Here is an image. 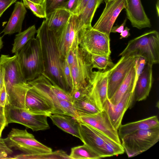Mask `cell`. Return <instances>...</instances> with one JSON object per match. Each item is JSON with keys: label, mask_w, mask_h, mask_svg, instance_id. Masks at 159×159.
<instances>
[{"label": "cell", "mask_w": 159, "mask_h": 159, "mask_svg": "<svg viewBox=\"0 0 159 159\" xmlns=\"http://www.w3.org/2000/svg\"><path fill=\"white\" fill-rule=\"evenodd\" d=\"M39 40L43 62L42 74L53 85L70 94L64 77L63 63L57 47L55 33L50 30L44 20L37 30L36 37Z\"/></svg>", "instance_id": "6da1fadb"}, {"label": "cell", "mask_w": 159, "mask_h": 159, "mask_svg": "<svg viewBox=\"0 0 159 159\" xmlns=\"http://www.w3.org/2000/svg\"><path fill=\"white\" fill-rule=\"evenodd\" d=\"M9 105L49 117L53 114L52 106L28 83L12 91L9 96Z\"/></svg>", "instance_id": "7a4b0ae2"}, {"label": "cell", "mask_w": 159, "mask_h": 159, "mask_svg": "<svg viewBox=\"0 0 159 159\" xmlns=\"http://www.w3.org/2000/svg\"><path fill=\"white\" fill-rule=\"evenodd\" d=\"M16 55L25 81H31L43 74L44 67L41 48L37 38L30 40Z\"/></svg>", "instance_id": "3957f363"}, {"label": "cell", "mask_w": 159, "mask_h": 159, "mask_svg": "<svg viewBox=\"0 0 159 159\" xmlns=\"http://www.w3.org/2000/svg\"><path fill=\"white\" fill-rule=\"evenodd\" d=\"M119 56H141L147 63L153 65L159 62V34L153 30L129 41Z\"/></svg>", "instance_id": "277c9868"}, {"label": "cell", "mask_w": 159, "mask_h": 159, "mask_svg": "<svg viewBox=\"0 0 159 159\" xmlns=\"http://www.w3.org/2000/svg\"><path fill=\"white\" fill-rule=\"evenodd\" d=\"M93 68L91 54L78 46L74 51V59L70 66L72 90L85 88L93 82L98 72L93 71Z\"/></svg>", "instance_id": "5b68a950"}, {"label": "cell", "mask_w": 159, "mask_h": 159, "mask_svg": "<svg viewBox=\"0 0 159 159\" xmlns=\"http://www.w3.org/2000/svg\"><path fill=\"white\" fill-rule=\"evenodd\" d=\"M86 29L79 24L78 16L72 14L63 28L57 31H54L57 47L62 59H65L70 51H74L79 46Z\"/></svg>", "instance_id": "8992f818"}, {"label": "cell", "mask_w": 159, "mask_h": 159, "mask_svg": "<svg viewBox=\"0 0 159 159\" xmlns=\"http://www.w3.org/2000/svg\"><path fill=\"white\" fill-rule=\"evenodd\" d=\"M121 139L128 157H133L148 150L158 141L159 127L139 130Z\"/></svg>", "instance_id": "52a82bcc"}, {"label": "cell", "mask_w": 159, "mask_h": 159, "mask_svg": "<svg viewBox=\"0 0 159 159\" xmlns=\"http://www.w3.org/2000/svg\"><path fill=\"white\" fill-rule=\"evenodd\" d=\"M4 139L9 148L20 150L25 154L37 156L52 152L51 148L36 140L26 129L12 128Z\"/></svg>", "instance_id": "ba28073f"}, {"label": "cell", "mask_w": 159, "mask_h": 159, "mask_svg": "<svg viewBox=\"0 0 159 159\" xmlns=\"http://www.w3.org/2000/svg\"><path fill=\"white\" fill-rule=\"evenodd\" d=\"M27 82L50 103L54 109L53 114L68 115L79 118L72 103L57 96L51 88L52 83L43 75H41Z\"/></svg>", "instance_id": "9c48e42d"}, {"label": "cell", "mask_w": 159, "mask_h": 159, "mask_svg": "<svg viewBox=\"0 0 159 159\" xmlns=\"http://www.w3.org/2000/svg\"><path fill=\"white\" fill-rule=\"evenodd\" d=\"M5 111L8 124H20L34 131L45 130L50 128L47 115L34 113L11 105L5 106Z\"/></svg>", "instance_id": "30bf717a"}, {"label": "cell", "mask_w": 159, "mask_h": 159, "mask_svg": "<svg viewBox=\"0 0 159 159\" xmlns=\"http://www.w3.org/2000/svg\"><path fill=\"white\" fill-rule=\"evenodd\" d=\"M79 46L91 54L110 56L111 54L110 36L92 27L84 31Z\"/></svg>", "instance_id": "8fae6325"}, {"label": "cell", "mask_w": 159, "mask_h": 159, "mask_svg": "<svg viewBox=\"0 0 159 159\" xmlns=\"http://www.w3.org/2000/svg\"><path fill=\"white\" fill-rule=\"evenodd\" d=\"M78 119L81 122L100 132L115 142L121 143L118 130L112 125L104 110L94 114L80 115Z\"/></svg>", "instance_id": "7c38bea8"}, {"label": "cell", "mask_w": 159, "mask_h": 159, "mask_svg": "<svg viewBox=\"0 0 159 159\" xmlns=\"http://www.w3.org/2000/svg\"><path fill=\"white\" fill-rule=\"evenodd\" d=\"M135 56H122L110 69L108 75L107 98L109 99L115 93L127 74L134 65Z\"/></svg>", "instance_id": "4fadbf2b"}, {"label": "cell", "mask_w": 159, "mask_h": 159, "mask_svg": "<svg viewBox=\"0 0 159 159\" xmlns=\"http://www.w3.org/2000/svg\"><path fill=\"white\" fill-rule=\"evenodd\" d=\"M0 64L3 68L4 82L8 95L14 87L27 82L23 77L16 54L11 57L1 55Z\"/></svg>", "instance_id": "5bb4252c"}, {"label": "cell", "mask_w": 159, "mask_h": 159, "mask_svg": "<svg viewBox=\"0 0 159 159\" xmlns=\"http://www.w3.org/2000/svg\"><path fill=\"white\" fill-rule=\"evenodd\" d=\"M106 6L93 28L110 36L111 30L121 11L126 8L125 0H111Z\"/></svg>", "instance_id": "9a60e30c"}, {"label": "cell", "mask_w": 159, "mask_h": 159, "mask_svg": "<svg viewBox=\"0 0 159 159\" xmlns=\"http://www.w3.org/2000/svg\"><path fill=\"white\" fill-rule=\"evenodd\" d=\"M80 139L102 158L108 157L105 147L106 135L86 124L80 122Z\"/></svg>", "instance_id": "2e32d148"}, {"label": "cell", "mask_w": 159, "mask_h": 159, "mask_svg": "<svg viewBox=\"0 0 159 159\" xmlns=\"http://www.w3.org/2000/svg\"><path fill=\"white\" fill-rule=\"evenodd\" d=\"M134 99V92H127L116 105H113L107 99L103 109L106 112L112 125L118 130L121 125L123 116L127 110L130 107Z\"/></svg>", "instance_id": "e0dca14e"}, {"label": "cell", "mask_w": 159, "mask_h": 159, "mask_svg": "<svg viewBox=\"0 0 159 159\" xmlns=\"http://www.w3.org/2000/svg\"><path fill=\"white\" fill-rule=\"evenodd\" d=\"M127 18L134 27L141 30L150 28L151 24L146 14L140 0H125Z\"/></svg>", "instance_id": "ac0fdd59"}, {"label": "cell", "mask_w": 159, "mask_h": 159, "mask_svg": "<svg viewBox=\"0 0 159 159\" xmlns=\"http://www.w3.org/2000/svg\"><path fill=\"white\" fill-rule=\"evenodd\" d=\"M110 69L104 71H98L90 85V93L100 111L103 110L107 98L108 75Z\"/></svg>", "instance_id": "d6986e66"}, {"label": "cell", "mask_w": 159, "mask_h": 159, "mask_svg": "<svg viewBox=\"0 0 159 159\" xmlns=\"http://www.w3.org/2000/svg\"><path fill=\"white\" fill-rule=\"evenodd\" d=\"M152 65L147 63L139 77L134 90V99L145 100L148 96L152 83Z\"/></svg>", "instance_id": "ffe728a7"}, {"label": "cell", "mask_w": 159, "mask_h": 159, "mask_svg": "<svg viewBox=\"0 0 159 159\" xmlns=\"http://www.w3.org/2000/svg\"><path fill=\"white\" fill-rule=\"evenodd\" d=\"M49 117L53 123L63 131L80 139L79 128L80 122L75 117L64 114H53Z\"/></svg>", "instance_id": "44dd1931"}, {"label": "cell", "mask_w": 159, "mask_h": 159, "mask_svg": "<svg viewBox=\"0 0 159 159\" xmlns=\"http://www.w3.org/2000/svg\"><path fill=\"white\" fill-rule=\"evenodd\" d=\"M27 12L25 7L21 2L15 3L13 11L4 29V35H11L21 32L22 25Z\"/></svg>", "instance_id": "7402d4cb"}, {"label": "cell", "mask_w": 159, "mask_h": 159, "mask_svg": "<svg viewBox=\"0 0 159 159\" xmlns=\"http://www.w3.org/2000/svg\"><path fill=\"white\" fill-rule=\"evenodd\" d=\"M159 127V122L156 116H154L137 121L121 125L118 129L120 139L125 136L141 129Z\"/></svg>", "instance_id": "603a6c76"}, {"label": "cell", "mask_w": 159, "mask_h": 159, "mask_svg": "<svg viewBox=\"0 0 159 159\" xmlns=\"http://www.w3.org/2000/svg\"><path fill=\"white\" fill-rule=\"evenodd\" d=\"M72 14L64 8H57L46 15L45 21L50 30L57 31L66 25Z\"/></svg>", "instance_id": "cb8c5ba5"}, {"label": "cell", "mask_w": 159, "mask_h": 159, "mask_svg": "<svg viewBox=\"0 0 159 159\" xmlns=\"http://www.w3.org/2000/svg\"><path fill=\"white\" fill-rule=\"evenodd\" d=\"M72 103L79 116L84 114H94L101 111L89 90L87 94L73 101Z\"/></svg>", "instance_id": "d4e9b609"}, {"label": "cell", "mask_w": 159, "mask_h": 159, "mask_svg": "<svg viewBox=\"0 0 159 159\" xmlns=\"http://www.w3.org/2000/svg\"><path fill=\"white\" fill-rule=\"evenodd\" d=\"M135 75L134 65L128 72L115 93L109 99L111 103L113 105L116 104L127 92L131 91L134 92Z\"/></svg>", "instance_id": "484cf974"}, {"label": "cell", "mask_w": 159, "mask_h": 159, "mask_svg": "<svg viewBox=\"0 0 159 159\" xmlns=\"http://www.w3.org/2000/svg\"><path fill=\"white\" fill-rule=\"evenodd\" d=\"M104 0H89L80 14L78 16L80 25L88 29L92 27L91 22L98 8Z\"/></svg>", "instance_id": "4316f807"}, {"label": "cell", "mask_w": 159, "mask_h": 159, "mask_svg": "<svg viewBox=\"0 0 159 159\" xmlns=\"http://www.w3.org/2000/svg\"><path fill=\"white\" fill-rule=\"evenodd\" d=\"M37 32L35 25H34L16 34L13 44L12 52L16 54L30 40L35 38Z\"/></svg>", "instance_id": "83f0119b"}, {"label": "cell", "mask_w": 159, "mask_h": 159, "mask_svg": "<svg viewBox=\"0 0 159 159\" xmlns=\"http://www.w3.org/2000/svg\"><path fill=\"white\" fill-rule=\"evenodd\" d=\"M71 159H99L101 158L95 151L85 143L71 148L69 155Z\"/></svg>", "instance_id": "f1b7e54d"}, {"label": "cell", "mask_w": 159, "mask_h": 159, "mask_svg": "<svg viewBox=\"0 0 159 159\" xmlns=\"http://www.w3.org/2000/svg\"><path fill=\"white\" fill-rule=\"evenodd\" d=\"M91 54V59L93 68L105 70L108 67L112 68L115 65L109 56Z\"/></svg>", "instance_id": "f546056e"}, {"label": "cell", "mask_w": 159, "mask_h": 159, "mask_svg": "<svg viewBox=\"0 0 159 159\" xmlns=\"http://www.w3.org/2000/svg\"><path fill=\"white\" fill-rule=\"evenodd\" d=\"M25 7L30 10L36 16L40 18H45L46 14L43 4H38L29 0H23Z\"/></svg>", "instance_id": "4dcf8cb0"}, {"label": "cell", "mask_w": 159, "mask_h": 159, "mask_svg": "<svg viewBox=\"0 0 159 159\" xmlns=\"http://www.w3.org/2000/svg\"><path fill=\"white\" fill-rule=\"evenodd\" d=\"M69 0H44V5L46 15L55 9L62 8Z\"/></svg>", "instance_id": "1f68e13d"}, {"label": "cell", "mask_w": 159, "mask_h": 159, "mask_svg": "<svg viewBox=\"0 0 159 159\" xmlns=\"http://www.w3.org/2000/svg\"><path fill=\"white\" fill-rule=\"evenodd\" d=\"M147 61L145 59L141 56H136L135 57L134 68L135 69V78L134 80V88L137 80L142 73L146 65Z\"/></svg>", "instance_id": "d6a6232c"}, {"label": "cell", "mask_w": 159, "mask_h": 159, "mask_svg": "<svg viewBox=\"0 0 159 159\" xmlns=\"http://www.w3.org/2000/svg\"><path fill=\"white\" fill-rule=\"evenodd\" d=\"M63 72L66 83L71 92L73 88V81L70 67L66 61L65 58L63 63Z\"/></svg>", "instance_id": "836d02e7"}, {"label": "cell", "mask_w": 159, "mask_h": 159, "mask_svg": "<svg viewBox=\"0 0 159 159\" xmlns=\"http://www.w3.org/2000/svg\"><path fill=\"white\" fill-rule=\"evenodd\" d=\"M5 107L0 106V137L3 130L8 124L5 115Z\"/></svg>", "instance_id": "e575fe53"}, {"label": "cell", "mask_w": 159, "mask_h": 159, "mask_svg": "<svg viewBox=\"0 0 159 159\" xmlns=\"http://www.w3.org/2000/svg\"><path fill=\"white\" fill-rule=\"evenodd\" d=\"M8 96L4 84L0 91V106L5 107L9 105Z\"/></svg>", "instance_id": "d590c367"}, {"label": "cell", "mask_w": 159, "mask_h": 159, "mask_svg": "<svg viewBox=\"0 0 159 159\" xmlns=\"http://www.w3.org/2000/svg\"><path fill=\"white\" fill-rule=\"evenodd\" d=\"M17 0H0V17L4 11Z\"/></svg>", "instance_id": "8d00e7d4"}, {"label": "cell", "mask_w": 159, "mask_h": 159, "mask_svg": "<svg viewBox=\"0 0 159 159\" xmlns=\"http://www.w3.org/2000/svg\"><path fill=\"white\" fill-rule=\"evenodd\" d=\"M79 0H69L63 8L70 11L72 14L75 9Z\"/></svg>", "instance_id": "74e56055"}, {"label": "cell", "mask_w": 159, "mask_h": 159, "mask_svg": "<svg viewBox=\"0 0 159 159\" xmlns=\"http://www.w3.org/2000/svg\"><path fill=\"white\" fill-rule=\"evenodd\" d=\"M89 0H79L77 6L72 13L78 16L81 12Z\"/></svg>", "instance_id": "f35d334b"}, {"label": "cell", "mask_w": 159, "mask_h": 159, "mask_svg": "<svg viewBox=\"0 0 159 159\" xmlns=\"http://www.w3.org/2000/svg\"><path fill=\"white\" fill-rule=\"evenodd\" d=\"M0 150L5 151L8 155H11L13 152L11 149L7 146L4 139L1 137H0Z\"/></svg>", "instance_id": "ab89813d"}, {"label": "cell", "mask_w": 159, "mask_h": 159, "mask_svg": "<svg viewBox=\"0 0 159 159\" xmlns=\"http://www.w3.org/2000/svg\"><path fill=\"white\" fill-rule=\"evenodd\" d=\"M127 20L125 19L123 23L120 25L113 26L111 30V33H120L124 30Z\"/></svg>", "instance_id": "60d3db41"}, {"label": "cell", "mask_w": 159, "mask_h": 159, "mask_svg": "<svg viewBox=\"0 0 159 159\" xmlns=\"http://www.w3.org/2000/svg\"><path fill=\"white\" fill-rule=\"evenodd\" d=\"M129 30L130 29L128 27H125L123 31L120 33V39L127 38L130 36Z\"/></svg>", "instance_id": "b9f144b4"}, {"label": "cell", "mask_w": 159, "mask_h": 159, "mask_svg": "<svg viewBox=\"0 0 159 159\" xmlns=\"http://www.w3.org/2000/svg\"><path fill=\"white\" fill-rule=\"evenodd\" d=\"M4 84V75L3 68L0 64V91Z\"/></svg>", "instance_id": "7bdbcfd3"}, {"label": "cell", "mask_w": 159, "mask_h": 159, "mask_svg": "<svg viewBox=\"0 0 159 159\" xmlns=\"http://www.w3.org/2000/svg\"><path fill=\"white\" fill-rule=\"evenodd\" d=\"M8 154L5 151L0 150V159H9Z\"/></svg>", "instance_id": "ee69618b"}, {"label": "cell", "mask_w": 159, "mask_h": 159, "mask_svg": "<svg viewBox=\"0 0 159 159\" xmlns=\"http://www.w3.org/2000/svg\"><path fill=\"white\" fill-rule=\"evenodd\" d=\"M31 2L38 4H43L44 0H29Z\"/></svg>", "instance_id": "f6af8a7d"}, {"label": "cell", "mask_w": 159, "mask_h": 159, "mask_svg": "<svg viewBox=\"0 0 159 159\" xmlns=\"http://www.w3.org/2000/svg\"><path fill=\"white\" fill-rule=\"evenodd\" d=\"M3 47V42L2 40V38L0 37V51L1 49H2Z\"/></svg>", "instance_id": "bcb514c9"}, {"label": "cell", "mask_w": 159, "mask_h": 159, "mask_svg": "<svg viewBox=\"0 0 159 159\" xmlns=\"http://www.w3.org/2000/svg\"><path fill=\"white\" fill-rule=\"evenodd\" d=\"M111 0H104V1L105 2H106L108 1Z\"/></svg>", "instance_id": "7dc6e473"}]
</instances>
